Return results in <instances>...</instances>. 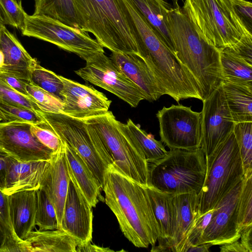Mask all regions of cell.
Wrapping results in <instances>:
<instances>
[{
    "mask_svg": "<svg viewBox=\"0 0 252 252\" xmlns=\"http://www.w3.org/2000/svg\"><path fill=\"white\" fill-rule=\"evenodd\" d=\"M102 190L105 203L128 240L138 248L155 246L159 230L145 186L113 164L106 172Z\"/></svg>",
    "mask_w": 252,
    "mask_h": 252,
    "instance_id": "6da1fadb",
    "label": "cell"
},
{
    "mask_svg": "<svg viewBox=\"0 0 252 252\" xmlns=\"http://www.w3.org/2000/svg\"><path fill=\"white\" fill-rule=\"evenodd\" d=\"M167 19L175 55L196 80L203 100L223 81L220 50L207 39L184 6L171 7Z\"/></svg>",
    "mask_w": 252,
    "mask_h": 252,
    "instance_id": "7a4b0ae2",
    "label": "cell"
},
{
    "mask_svg": "<svg viewBox=\"0 0 252 252\" xmlns=\"http://www.w3.org/2000/svg\"><path fill=\"white\" fill-rule=\"evenodd\" d=\"M136 44L138 55L151 69L161 88L173 89L185 81L189 70L165 46L130 0H116Z\"/></svg>",
    "mask_w": 252,
    "mask_h": 252,
    "instance_id": "3957f363",
    "label": "cell"
},
{
    "mask_svg": "<svg viewBox=\"0 0 252 252\" xmlns=\"http://www.w3.org/2000/svg\"><path fill=\"white\" fill-rule=\"evenodd\" d=\"M80 29L92 33L111 52L138 54L136 44L116 0H74Z\"/></svg>",
    "mask_w": 252,
    "mask_h": 252,
    "instance_id": "277c9868",
    "label": "cell"
},
{
    "mask_svg": "<svg viewBox=\"0 0 252 252\" xmlns=\"http://www.w3.org/2000/svg\"><path fill=\"white\" fill-rule=\"evenodd\" d=\"M149 185L173 194L200 193L205 180L206 156L201 148L170 149L163 158L148 163Z\"/></svg>",
    "mask_w": 252,
    "mask_h": 252,
    "instance_id": "5b68a950",
    "label": "cell"
},
{
    "mask_svg": "<svg viewBox=\"0 0 252 252\" xmlns=\"http://www.w3.org/2000/svg\"><path fill=\"white\" fill-rule=\"evenodd\" d=\"M48 126L83 158L102 189L106 172L114 164L112 156L96 129L83 120L63 113L37 110Z\"/></svg>",
    "mask_w": 252,
    "mask_h": 252,
    "instance_id": "8992f818",
    "label": "cell"
},
{
    "mask_svg": "<svg viewBox=\"0 0 252 252\" xmlns=\"http://www.w3.org/2000/svg\"><path fill=\"white\" fill-rule=\"evenodd\" d=\"M202 189L198 195V215L213 209L243 178L240 150L232 131L209 157Z\"/></svg>",
    "mask_w": 252,
    "mask_h": 252,
    "instance_id": "52a82bcc",
    "label": "cell"
},
{
    "mask_svg": "<svg viewBox=\"0 0 252 252\" xmlns=\"http://www.w3.org/2000/svg\"><path fill=\"white\" fill-rule=\"evenodd\" d=\"M83 120L98 131L112 156L114 164L131 179L148 186V162L125 124L118 121L110 111Z\"/></svg>",
    "mask_w": 252,
    "mask_h": 252,
    "instance_id": "ba28073f",
    "label": "cell"
},
{
    "mask_svg": "<svg viewBox=\"0 0 252 252\" xmlns=\"http://www.w3.org/2000/svg\"><path fill=\"white\" fill-rule=\"evenodd\" d=\"M207 39L216 48L230 47L252 34L237 17L229 0H185L183 5Z\"/></svg>",
    "mask_w": 252,
    "mask_h": 252,
    "instance_id": "9c48e42d",
    "label": "cell"
},
{
    "mask_svg": "<svg viewBox=\"0 0 252 252\" xmlns=\"http://www.w3.org/2000/svg\"><path fill=\"white\" fill-rule=\"evenodd\" d=\"M21 31L24 36L52 43L76 54L85 61L98 53L104 52L103 47L88 32L45 16L28 15Z\"/></svg>",
    "mask_w": 252,
    "mask_h": 252,
    "instance_id": "30bf717a",
    "label": "cell"
},
{
    "mask_svg": "<svg viewBox=\"0 0 252 252\" xmlns=\"http://www.w3.org/2000/svg\"><path fill=\"white\" fill-rule=\"evenodd\" d=\"M160 141L170 149L195 150L201 147V112L182 104L163 107L156 114Z\"/></svg>",
    "mask_w": 252,
    "mask_h": 252,
    "instance_id": "8fae6325",
    "label": "cell"
},
{
    "mask_svg": "<svg viewBox=\"0 0 252 252\" xmlns=\"http://www.w3.org/2000/svg\"><path fill=\"white\" fill-rule=\"evenodd\" d=\"M84 67L75 70L81 78L99 87L126 102L132 107L146 99L143 91L129 79L104 52L86 61Z\"/></svg>",
    "mask_w": 252,
    "mask_h": 252,
    "instance_id": "7c38bea8",
    "label": "cell"
},
{
    "mask_svg": "<svg viewBox=\"0 0 252 252\" xmlns=\"http://www.w3.org/2000/svg\"><path fill=\"white\" fill-rule=\"evenodd\" d=\"M202 101L200 148L208 157L233 131L235 123L227 104L222 83Z\"/></svg>",
    "mask_w": 252,
    "mask_h": 252,
    "instance_id": "4fadbf2b",
    "label": "cell"
},
{
    "mask_svg": "<svg viewBox=\"0 0 252 252\" xmlns=\"http://www.w3.org/2000/svg\"><path fill=\"white\" fill-rule=\"evenodd\" d=\"M242 180L233 187L215 207L210 220L199 244L222 245L239 240L241 236L238 217V201Z\"/></svg>",
    "mask_w": 252,
    "mask_h": 252,
    "instance_id": "5bb4252c",
    "label": "cell"
},
{
    "mask_svg": "<svg viewBox=\"0 0 252 252\" xmlns=\"http://www.w3.org/2000/svg\"><path fill=\"white\" fill-rule=\"evenodd\" d=\"M31 123L0 122V149L21 162L50 160L54 152L32 134Z\"/></svg>",
    "mask_w": 252,
    "mask_h": 252,
    "instance_id": "9a60e30c",
    "label": "cell"
},
{
    "mask_svg": "<svg viewBox=\"0 0 252 252\" xmlns=\"http://www.w3.org/2000/svg\"><path fill=\"white\" fill-rule=\"evenodd\" d=\"M59 76L63 84L61 94L63 104L62 113L84 120L109 111L112 101L102 93L91 86Z\"/></svg>",
    "mask_w": 252,
    "mask_h": 252,
    "instance_id": "2e32d148",
    "label": "cell"
},
{
    "mask_svg": "<svg viewBox=\"0 0 252 252\" xmlns=\"http://www.w3.org/2000/svg\"><path fill=\"white\" fill-rule=\"evenodd\" d=\"M69 176L60 229L73 237L78 242V245L84 244L91 242L92 240L93 208Z\"/></svg>",
    "mask_w": 252,
    "mask_h": 252,
    "instance_id": "e0dca14e",
    "label": "cell"
},
{
    "mask_svg": "<svg viewBox=\"0 0 252 252\" xmlns=\"http://www.w3.org/2000/svg\"><path fill=\"white\" fill-rule=\"evenodd\" d=\"M69 180L64 144L62 140L59 149L54 153L50 160L49 165L41 181L40 187L46 192L55 207L59 229L61 224Z\"/></svg>",
    "mask_w": 252,
    "mask_h": 252,
    "instance_id": "ac0fdd59",
    "label": "cell"
},
{
    "mask_svg": "<svg viewBox=\"0 0 252 252\" xmlns=\"http://www.w3.org/2000/svg\"><path fill=\"white\" fill-rule=\"evenodd\" d=\"M110 58L144 93L147 100H158L164 93L153 72L137 54L111 52Z\"/></svg>",
    "mask_w": 252,
    "mask_h": 252,
    "instance_id": "d6986e66",
    "label": "cell"
},
{
    "mask_svg": "<svg viewBox=\"0 0 252 252\" xmlns=\"http://www.w3.org/2000/svg\"><path fill=\"white\" fill-rule=\"evenodd\" d=\"M50 160L21 162L8 155L5 187L2 191L9 195L19 191L38 189Z\"/></svg>",
    "mask_w": 252,
    "mask_h": 252,
    "instance_id": "ffe728a7",
    "label": "cell"
},
{
    "mask_svg": "<svg viewBox=\"0 0 252 252\" xmlns=\"http://www.w3.org/2000/svg\"><path fill=\"white\" fill-rule=\"evenodd\" d=\"M0 49L4 56V65L0 71L13 74L30 83L32 69L37 61L31 57L5 25L0 27Z\"/></svg>",
    "mask_w": 252,
    "mask_h": 252,
    "instance_id": "44dd1931",
    "label": "cell"
},
{
    "mask_svg": "<svg viewBox=\"0 0 252 252\" xmlns=\"http://www.w3.org/2000/svg\"><path fill=\"white\" fill-rule=\"evenodd\" d=\"M9 213L13 229L21 240L35 229L36 189L19 191L8 195Z\"/></svg>",
    "mask_w": 252,
    "mask_h": 252,
    "instance_id": "7402d4cb",
    "label": "cell"
},
{
    "mask_svg": "<svg viewBox=\"0 0 252 252\" xmlns=\"http://www.w3.org/2000/svg\"><path fill=\"white\" fill-rule=\"evenodd\" d=\"M159 230L158 245L151 252H164L171 239L174 230L175 194L160 191L150 186H145Z\"/></svg>",
    "mask_w": 252,
    "mask_h": 252,
    "instance_id": "603a6c76",
    "label": "cell"
},
{
    "mask_svg": "<svg viewBox=\"0 0 252 252\" xmlns=\"http://www.w3.org/2000/svg\"><path fill=\"white\" fill-rule=\"evenodd\" d=\"M63 142L69 174L90 206L95 207L99 201L104 200L100 183L79 155Z\"/></svg>",
    "mask_w": 252,
    "mask_h": 252,
    "instance_id": "cb8c5ba5",
    "label": "cell"
},
{
    "mask_svg": "<svg viewBox=\"0 0 252 252\" xmlns=\"http://www.w3.org/2000/svg\"><path fill=\"white\" fill-rule=\"evenodd\" d=\"M78 242L60 229H35L20 242L19 252H76Z\"/></svg>",
    "mask_w": 252,
    "mask_h": 252,
    "instance_id": "d4e9b609",
    "label": "cell"
},
{
    "mask_svg": "<svg viewBox=\"0 0 252 252\" xmlns=\"http://www.w3.org/2000/svg\"><path fill=\"white\" fill-rule=\"evenodd\" d=\"M198 194L194 192L174 195V233L164 252H175L181 243L198 214Z\"/></svg>",
    "mask_w": 252,
    "mask_h": 252,
    "instance_id": "484cf974",
    "label": "cell"
},
{
    "mask_svg": "<svg viewBox=\"0 0 252 252\" xmlns=\"http://www.w3.org/2000/svg\"><path fill=\"white\" fill-rule=\"evenodd\" d=\"M165 46L175 55L167 15L172 7L166 0H130Z\"/></svg>",
    "mask_w": 252,
    "mask_h": 252,
    "instance_id": "4316f807",
    "label": "cell"
},
{
    "mask_svg": "<svg viewBox=\"0 0 252 252\" xmlns=\"http://www.w3.org/2000/svg\"><path fill=\"white\" fill-rule=\"evenodd\" d=\"M222 86L234 123L252 122V87L226 81Z\"/></svg>",
    "mask_w": 252,
    "mask_h": 252,
    "instance_id": "83f0119b",
    "label": "cell"
},
{
    "mask_svg": "<svg viewBox=\"0 0 252 252\" xmlns=\"http://www.w3.org/2000/svg\"><path fill=\"white\" fill-rule=\"evenodd\" d=\"M33 15L45 16L80 29L74 0H34Z\"/></svg>",
    "mask_w": 252,
    "mask_h": 252,
    "instance_id": "f1b7e54d",
    "label": "cell"
},
{
    "mask_svg": "<svg viewBox=\"0 0 252 252\" xmlns=\"http://www.w3.org/2000/svg\"><path fill=\"white\" fill-rule=\"evenodd\" d=\"M220 65L223 81L252 87V65L224 49L220 50Z\"/></svg>",
    "mask_w": 252,
    "mask_h": 252,
    "instance_id": "f546056e",
    "label": "cell"
},
{
    "mask_svg": "<svg viewBox=\"0 0 252 252\" xmlns=\"http://www.w3.org/2000/svg\"><path fill=\"white\" fill-rule=\"evenodd\" d=\"M125 125L144 153L148 163L155 161L166 155L167 151L162 142L155 139L153 135L141 129L139 125L135 124L129 119Z\"/></svg>",
    "mask_w": 252,
    "mask_h": 252,
    "instance_id": "4dcf8cb0",
    "label": "cell"
},
{
    "mask_svg": "<svg viewBox=\"0 0 252 252\" xmlns=\"http://www.w3.org/2000/svg\"><path fill=\"white\" fill-rule=\"evenodd\" d=\"M21 241L12 226L8 195L0 189V252H18L19 244Z\"/></svg>",
    "mask_w": 252,
    "mask_h": 252,
    "instance_id": "1f68e13d",
    "label": "cell"
},
{
    "mask_svg": "<svg viewBox=\"0 0 252 252\" xmlns=\"http://www.w3.org/2000/svg\"><path fill=\"white\" fill-rule=\"evenodd\" d=\"M37 208L35 225L39 230L59 229L55 207L46 192L41 189H36Z\"/></svg>",
    "mask_w": 252,
    "mask_h": 252,
    "instance_id": "d6a6232c",
    "label": "cell"
},
{
    "mask_svg": "<svg viewBox=\"0 0 252 252\" xmlns=\"http://www.w3.org/2000/svg\"><path fill=\"white\" fill-rule=\"evenodd\" d=\"M252 122L235 124L233 132L240 152L244 173L252 171Z\"/></svg>",
    "mask_w": 252,
    "mask_h": 252,
    "instance_id": "836d02e7",
    "label": "cell"
},
{
    "mask_svg": "<svg viewBox=\"0 0 252 252\" xmlns=\"http://www.w3.org/2000/svg\"><path fill=\"white\" fill-rule=\"evenodd\" d=\"M239 229L252 225V171L244 173L238 201Z\"/></svg>",
    "mask_w": 252,
    "mask_h": 252,
    "instance_id": "e575fe53",
    "label": "cell"
},
{
    "mask_svg": "<svg viewBox=\"0 0 252 252\" xmlns=\"http://www.w3.org/2000/svg\"><path fill=\"white\" fill-rule=\"evenodd\" d=\"M31 82L62 100L63 84L59 75L43 67L38 62L32 69Z\"/></svg>",
    "mask_w": 252,
    "mask_h": 252,
    "instance_id": "d590c367",
    "label": "cell"
},
{
    "mask_svg": "<svg viewBox=\"0 0 252 252\" xmlns=\"http://www.w3.org/2000/svg\"><path fill=\"white\" fill-rule=\"evenodd\" d=\"M26 90L29 95L37 104L40 110L49 113H61L63 109V100L30 83H26Z\"/></svg>",
    "mask_w": 252,
    "mask_h": 252,
    "instance_id": "8d00e7d4",
    "label": "cell"
},
{
    "mask_svg": "<svg viewBox=\"0 0 252 252\" xmlns=\"http://www.w3.org/2000/svg\"><path fill=\"white\" fill-rule=\"evenodd\" d=\"M214 210L211 209L201 215H197L184 238L175 249V252H186L189 247L199 245Z\"/></svg>",
    "mask_w": 252,
    "mask_h": 252,
    "instance_id": "74e56055",
    "label": "cell"
},
{
    "mask_svg": "<svg viewBox=\"0 0 252 252\" xmlns=\"http://www.w3.org/2000/svg\"><path fill=\"white\" fill-rule=\"evenodd\" d=\"M4 122H21L38 125L44 122L36 111L0 101Z\"/></svg>",
    "mask_w": 252,
    "mask_h": 252,
    "instance_id": "f35d334b",
    "label": "cell"
},
{
    "mask_svg": "<svg viewBox=\"0 0 252 252\" xmlns=\"http://www.w3.org/2000/svg\"><path fill=\"white\" fill-rule=\"evenodd\" d=\"M0 101L26 107L33 110H40L33 99L23 95L7 85L0 78Z\"/></svg>",
    "mask_w": 252,
    "mask_h": 252,
    "instance_id": "ab89813d",
    "label": "cell"
},
{
    "mask_svg": "<svg viewBox=\"0 0 252 252\" xmlns=\"http://www.w3.org/2000/svg\"><path fill=\"white\" fill-rule=\"evenodd\" d=\"M0 6L5 15L8 25L21 31L28 15L22 3L16 0H0Z\"/></svg>",
    "mask_w": 252,
    "mask_h": 252,
    "instance_id": "60d3db41",
    "label": "cell"
},
{
    "mask_svg": "<svg viewBox=\"0 0 252 252\" xmlns=\"http://www.w3.org/2000/svg\"><path fill=\"white\" fill-rule=\"evenodd\" d=\"M31 131L37 139L54 153L59 149L62 140L44 121L40 124H31Z\"/></svg>",
    "mask_w": 252,
    "mask_h": 252,
    "instance_id": "b9f144b4",
    "label": "cell"
},
{
    "mask_svg": "<svg viewBox=\"0 0 252 252\" xmlns=\"http://www.w3.org/2000/svg\"><path fill=\"white\" fill-rule=\"evenodd\" d=\"M223 49L252 65V34L244 35L234 45Z\"/></svg>",
    "mask_w": 252,
    "mask_h": 252,
    "instance_id": "7bdbcfd3",
    "label": "cell"
},
{
    "mask_svg": "<svg viewBox=\"0 0 252 252\" xmlns=\"http://www.w3.org/2000/svg\"><path fill=\"white\" fill-rule=\"evenodd\" d=\"M234 11L247 30L252 33V3L247 0H229Z\"/></svg>",
    "mask_w": 252,
    "mask_h": 252,
    "instance_id": "ee69618b",
    "label": "cell"
},
{
    "mask_svg": "<svg viewBox=\"0 0 252 252\" xmlns=\"http://www.w3.org/2000/svg\"><path fill=\"white\" fill-rule=\"evenodd\" d=\"M0 78L18 93L30 97L26 90L27 82L17 78L13 74L1 71H0Z\"/></svg>",
    "mask_w": 252,
    "mask_h": 252,
    "instance_id": "f6af8a7d",
    "label": "cell"
},
{
    "mask_svg": "<svg viewBox=\"0 0 252 252\" xmlns=\"http://www.w3.org/2000/svg\"><path fill=\"white\" fill-rule=\"evenodd\" d=\"M240 239L241 243L248 252H252V225L242 229Z\"/></svg>",
    "mask_w": 252,
    "mask_h": 252,
    "instance_id": "bcb514c9",
    "label": "cell"
},
{
    "mask_svg": "<svg viewBox=\"0 0 252 252\" xmlns=\"http://www.w3.org/2000/svg\"><path fill=\"white\" fill-rule=\"evenodd\" d=\"M8 156L7 153L0 149V189L1 190L5 187Z\"/></svg>",
    "mask_w": 252,
    "mask_h": 252,
    "instance_id": "7dc6e473",
    "label": "cell"
},
{
    "mask_svg": "<svg viewBox=\"0 0 252 252\" xmlns=\"http://www.w3.org/2000/svg\"><path fill=\"white\" fill-rule=\"evenodd\" d=\"M76 252H114V251L108 248H104L98 246L94 244H92L91 242L86 244L77 245L76 247Z\"/></svg>",
    "mask_w": 252,
    "mask_h": 252,
    "instance_id": "c3c4849f",
    "label": "cell"
},
{
    "mask_svg": "<svg viewBox=\"0 0 252 252\" xmlns=\"http://www.w3.org/2000/svg\"><path fill=\"white\" fill-rule=\"evenodd\" d=\"M220 251L221 252H248L239 240L220 245Z\"/></svg>",
    "mask_w": 252,
    "mask_h": 252,
    "instance_id": "681fc988",
    "label": "cell"
},
{
    "mask_svg": "<svg viewBox=\"0 0 252 252\" xmlns=\"http://www.w3.org/2000/svg\"><path fill=\"white\" fill-rule=\"evenodd\" d=\"M212 246L210 244L205 243L189 247L186 252H208Z\"/></svg>",
    "mask_w": 252,
    "mask_h": 252,
    "instance_id": "f907efd6",
    "label": "cell"
},
{
    "mask_svg": "<svg viewBox=\"0 0 252 252\" xmlns=\"http://www.w3.org/2000/svg\"><path fill=\"white\" fill-rule=\"evenodd\" d=\"M7 25V21L5 15L0 6V25Z\"/></svg>",
    "mask_w": 252,
    "mask_h": 252,
    "instance_id": "816d5d0a",
    "label": "cell"
},
{
    "mask_svg": "<svg viewBox=\"0 0 252 252\" xmlns=\"http://www.w3.org/2000/svg\"><path fill=\"white\" fill-rule=\"evenodd\" d=\"M4 63V56L2 51L0 49V70L2 68Z\"/></svg>",
    "mask_w": 252,
    "mask_h": 252,
    "instance_id": "f5cc1de1",
    "label": "cell"
},
{
    "mask_svg": "<svg viewBox=\"0 0 252 252\" xmlns=\"http://www.w3.org/2000/svg\"><path fill=\"white\" fill-rule=\"evenodd\" d=\"M173 3V7H176L178 6L179 5L178 4L179 0H171Z\"/></svg>",
    "mask_w": 252,
    "mask_h": 252,
    "instance_id": "db71d44e",
    "label": "cell"
},
{
    "mask_svg": "<svg viewBox=\"0 0 252 252\" xmlns=\"http://www.w3.org/2000/svg\"><path fill=\"white\" fill-rule=\"evenodd\" d=\"M19 3H22V0H16Z\"/></svg>",
    "mask_w": 252,
    "mask_h": 252,
    "instance_id": "11a10c76",
    "label": "cell"
},
{
    "mask_svg": "<svg viewBox=\"0 0 252 252\" xmlns=\"http://www.w3.org/2000/svg\"><path fill=\"white\" fill-rule=\"evenodd\" d=\"M1 26H2V25H0V27Z\"/></svg>",
    "mask_w": 252,
    "mask_h": 252,
    "instance_id": "9f6ffc18",
    "label": "cell"
}]
</instances>
